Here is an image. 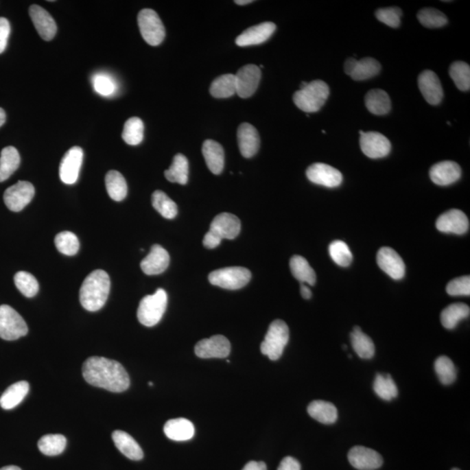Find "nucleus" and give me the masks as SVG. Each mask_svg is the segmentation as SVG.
I'll return each instance as SVG.
<instances>
[{"label": "nucleus", "mask_w": 470, "mask_h": 470, "mask_svg": "<svg viewBox=\"0 0 470 470\" xmlns=\"http://www.w3.org/2000/svg\"><path fill=\"white\" fill-rule=\"evenodd\" d=\"M82 373L87 384L113 393H121L130 386L128 372L121 363L113 360L90 357L84 362Z\"/></svg>", "instance_id": "nucleus-1"}, {"label": "nucleus", "mask_w": 470, "mask_h": 470, "mask_svg": "<svg viewBox=\"0 0 470 470\" xmlns=\"http://www.w3.org/2000/svg\"><path fill=\"white\" fill-rule=\"evenodd\" d=\"M109 275L104 270L92 272L83 281L80 290V301L84 309L90 312L102 309L110 293Z\"/></svg>", "instance_id": "nucleus-2"}, {"label": "nucleus", "mask_w": 470, "mask_h": 470, "mask_svg": "<svg viewBox=\"0 0 470 470\" xmlns=\"http://www.w3.org/2000/svg\"><path fill=\"white\" fill-rule=\"evenodd\" d=\"M301 89L294 93L293 99L298 108L305 113L318 112L329 99V87L322 80L303 82Z\"/></svg>", "instance_id": "nucleus-3"}, {"label": "nucleus", "mask_w": 470, "mask_h": 470, "mask_svg": "<svg viewBox=\"0 0 470 470\" xmlns=\"http://www.w3.org/2000/svg\"><path fill=\"white\" fill-rule=\"evenodd\" d=\"M167 306L166 291L158 288L152 296H147L139 303L137 317L145 327H154L161 322Z\"/></svg>", "instance_id": "nucleus-4"}, {"label": "nucleus", "mask_w": 470, "mask_h": 470, "mask_svg": "<svg viewBox=\"0 0 470 470\" xmlns=\"http://www.w3.org/2000/svg\"><path fill=\"white\" fill-rule=\"evenodd\" d=\"M290 340V329L283 320H275L268 327L267 335L261 345V351L271 361H277Z\"/></svg>", "instance_id": "nucleus-5"}, {"label": "nucleus", "mask_w": 470, "mask_h": 470, "mask_svg": "<svg viewBox=\"0 0 470 470\" xmlns=\"http://www.w3.org/2000/svg\"><path fill=\"white\" fill-rule=\"evenodd\" d=\"M210 283L228 290H237L245 287L251 280L248 269L242 267L220 268L209 274Z\"/></svg>", "instance_id": "nucleus-6"}, {"label": "nucleus", "mask_w": 470, "mask_h": 470, "mask_svg": "<svg viewBox=\"0 0 470 470\" xmlns=\"http://www.w3.org/2000/svg\"><path fill=\"white\" fill-rule=\"evenodd\" d=\"M28 327L17 311L8 305L0 306V338L15 340L27 336Z\"/></svg>", "instance_id": "nucleus-7"}, {"label": "nucleus", "mask_w": 470, "mask_h": 470, "mask_svg": "<svg viewBox=\"0 0 470 470\" xmlns=\"http://www.w3.org/2000/svg\"><path fill=\"white\" fill-rule=\"evenodd\" d=\"M138 24L142 37L148 44L156 47L164 40L166 31L163 23L154 10H141L138 15Z\"/></svg>", "instance_id": "nucleus-8"}, {"label": "nucleus", "mask_w": 470, "mask_h": 470, "mask_svg": "<svg viewBox=\"0 0 470 470\" xmlns=\"http://www.w3.org/2000/svg\"><path fill=\"white\" fill-rule=\"evenodd\" d=\"M35 189L34 185L28 181H19L10 187L4 193V202L9 210L21 212L34 199Z\"/></svg>", "instance_id": "nucleus-9"}, {"label": "nucleus", "mask_w": 470, "mask_h": 470, "mask_svg": "<svg viewBox=\"0 0 470 470\" xmlns=\"http://www.w3.org/2000/svg\"><path fill=\"white\" fill-rule=\"evenodd\" d=\"M360 134H361L360 145L366 156L371 158H381L390 154V141L380 132L360 131Z\"/></svg>", "instance_id": "nucleus-10"}, {"label": "nucleus", "mask_w": 470, "mask_h": 470, "mask_svg": "<svg viewBox=\"0 0 470 470\" xmlns=\"http://www.w3.org/2000/svg\"><path fill=\"white\" fill-rule=\"evenodd\" d=\"M236 94L241 98L251 97L258 89L261 78L260 68L255 64H246L235 74Z\"/></svg>", "instance_id": "nucleus-11"}, {"label": "nucleus", "mask_w": 470, "mask_h": 470, "mask_svg": "<svg viewBox=\"0 0 470 470\" xmlns=\"http://www.w3.org/2000/svg\"><path fill=\"white\" fill-rule=\"evenodd\" d=\"M194 351L198 357L202 359L226 358L231 351V344L225 336H213L198 342Z\"/></svg>", "instance_id": "nucleus-12"}, {"label": "nucleus", "mask_w": 470, "mask_h": 470, "mask_svg": "<svg viewBox=\"0 0 470 470\" xmlns=\"http://www.w3.org/2000/svg\"><path fill=\"white\" fill-rule=\"evenodd\" d=\"M381 64L373 58H364L360 60L349 58L344 64L346 75L357 81L372 79L381 72Z\"/></svg>", "instance_id": "nucleus-13"}, {"label": "nucleus", "mask_w": 470, "mask_h": 470, "mask_svg": "<svg viewBox=\"0 0 470 470\" xmlns=\"http://www.w3.org/2000/svg\"><path fill=\"white\" fill-rule=\"evenodd\" d=\"M306 174L311 183L329 188L339 187L343 180L342 174L339 170L324 163L311 165Z\"/></svg>", "instance_id": "nucleus-14"}, {"label": "nucleus", "mask_w": 470, "mask_h": 470, "mask_svg": "<svg viewBox=\"0 0 470 470\" xmlns=\"http://www.w3.org/2000/svg\"><path fill=\"white\" fill-rule=\"evenodd\" d=\"M83 150L73 147L66 152L60 165V178L67 185L76 183L83 161Z\"/></svg>", "instance_id": "nucleus-15"}, {"label": "nucleus", "mask_w": 470, "mask_h": 470, "mask_svg": "<svg viewBox=\"0 0 470 470\" xmlns=\"http://www.w3.org/2000/svg\"><path fill=\"white\" fill-rule=\"evenodd\" d=\"M350 465L359 470H375L384 465V459L375 450L363 446H355L349 452Z\"/></svg>", "instance_id": "nucleus-16"}, {"label": "nucleus", "mask_w": 470, "mask_h": 470, "mask_svg": "<svg viewBox=\"0 0 470 470\" xmlns=\"http://www.w3.org/2000/svg\"><path fill=\"white\" fill-rule=\"evenodd\" d=\"M418 86L430 105H438L443 99V89L438 76L432 71H423L418 77Z\"/></svg>", "instance_id": "nucleus-17"}, {"label": "nucleus", "mask_w": 470, "mask_h": 470, "mask_svg": "<svg viewBox=\"0 0 470 470\" xmlns=\"http://www.w3.org/2000/svg\"><path fill=\"white\" fill-rule=\"evenodd\" d=\"M377 264L382 271L394 280H401L405 275L403 259L391 248H381L377 252Z\"/></svg>", "instance_id": "nucleus-18"}, {"label": "nucleus", "mask_w": 470, "mask_h": 470, "mask_svg": "<svg viewBox=\"0 0 470 470\" xmlns=\"http://www.w3.org/2000/svg\"><path fill=\"white\" fill-rule=\"evenodd\" d=\"M241 220L237 216L229 213H222L213 219L210 225L209 231L220 239H233L241 232Z\"/></svg>", "instance_id": "nucleus-19"}, {"label": "nucleus", "mask_w": 470, "mask_h": 470, "mask_svg": "<svg viewBox=\"0 0 470 470\" xmlns=\"http://www.w3.org/2000/svg\"><path fill=\"white\" fill-rule=\"evenodd\" d=\"M469 220L461 210L452 209L443 213L436 220V228L440 232L463 235L468 231Z\"/></svg>", "instance_id": "nucleus-20"}, {"label": "nucleus", "mask_w": 470, "mask_h": 470, "mask_svg": "<svg viewBox=\"0 0 470 470\" xmlns=\"http://www.w3.org/2000/svg\"><path fill=\"white\" fill-rule=\"evenodd\" d=\"M29 14L40 37L47 41L53 40L57 32V25L49 12L40 5H34L29 9Z\"/></svg>", "instance_id": "nucleus-21"}, {"label": "nucleus", "mask_w": 470, "mask_h": 470, "mask_svg": "<svg viewBox=\"0 0 470 470\" xmlns=\"http://www.w3.org/2000/svg\"><path fill=\"white\" fill-rule=\"evenodd\" d=\"M277 30V25L272 22H264L246 29L236 38L235 43L239 47H249L264 43L270 38Z\"/></svg>", "instance_id": "nucleus-22"}, {"label": "nucleus", "mask_w": 470, "mask_h": 470, "mask_svg": "<svg viewBox=\"0 0 470 470\" xmlns=\"http://www.w3.org/2000/svg\"><path fill=\"white\" fill-rule=\"evenodd\" d=\"M169 262L170 256L166 249L160 245H154L147 257L142 260L141 268L145 274L157 275L167 270Z\"/></svg>", "instance_id": "nucleus-23"}, {"label": "nucleus", "mask_w": 470, "mask_h": 470, "mask_svg": "<svg viewBox=\"0 0 470 470\" xmlns=\"http://www.w3.org/2000/svg\"><path fill=\"white\" fill-rule=\"evenodd\" d=\"M462 169L456 162L443 161L431 167V180L438 186H449L461 178Z\"/></svg>", "instance_id": "nucleus-24"}, {"label": "nucleus", "mask_w": 470, "mask_h": 470, "mask_svg": "<svg viewBox=\"0 0 470 470\" xmlns=\"http://www.w3.org/2000/svg\"><path fill=\"white\" fill-rule=\"evenodd\" d=\"M239 151L243 157L252 158L260 148V135L257 129L248 123H242L237 132Z\"/></svg>", "instance_id": "nucleus-25"}, {"label": "nucleus", "mask_w": 470, "mask_h": 470, "mask_svg": "<svg viewBox=\"0 0 470 470\" xmlns=\"http://www.w3.org/2000/svg\"><path fill=\"white\" fill-rule=\"evenodd\" d=\"M202 154L207 167L213 174H220L224 168L225 154L218 142L207 139L202 145Z\"/></svg>", "instance_id": "nucleus-26"}, {"label": "nucleus", "mask_w": 470, "mask_h": 470, "mask_svg": "<svg viewBox=\"0 0 470 470\" xmlns=\"http://www.w3.org/2000/svg\"><path fill=\"white\" fill-rule=\"evenodd\" d=\"M164 433L170 440L185 442L193 438L196 429L189 420L177 418L167 421L164 426Z\"/></svg>", "instance_id": "nucleus-27"}, {"label": "nucleus", "mask_w": 470, "mask_h": 470, "mask_svg": "<svg viewBox=\"0 0 470 470\" xmlns=\"http://www.w3.org/2000/svg\"><path fill=\"white\" fill-rule=\"evenodd\" d=\"M113 440L117 449L128 458L139 461L143 458V450L139 445V443L132 438L130 434L125 431L116 430L113 433Z\"/></svg>", "instance_id": "nucleus-28"}, {"label": "nucleus", "mask_w": 470, "mask_h": 470, "mask_svg": "<svg viewBox=\"0 0 470 470\" xmlns=\"http://www.w3.org/2000/svg\"><path fill=\"white\" fill-rule=\"evenodd\" d=\"M30 386L27 381H21L10 386L0 397V406L3 410H12L21 403L27 397Z\"/></svg>", "instance_id": "nucleus-29"}, {"label": "nucleus", "mask_w": 470, "mask_h": 470, "mask_svg": "<svg viewBox=\"0 0 470 470\" xmlns=\"http://www.w3.org/2000/svg\"><path fill=\"white\" fill-rule=\"evenodd\" d=\"M307 413L313 419L323 424L335 423L338 418L337 408L329 401H314L307 407Z\"/></svg>", "instance_id": "nucleus-30"}, {"label": "nucleus", "mask_w": 470, "mask_h": 470, "mask_svg": "<svg viewBox=\"0 0 470 470\" xmlns=\"http://www.w3.org/2000/svg\"><path fill=\"white\" fill-rule=\"evenodd\" d=\"M365 104L369 112L375 115H388L391 110L388 94L381 89H373L366 94Z\"/></svg>", "instance_id": "nucleus-31"}, {"label": "nucleus", "mask_w": 470, "mask_h": 470, "mask_svg": "<svg viewBox=\"0 0 470 470\" xmlns=\"http://www.w3.org/2000/svg\"><path fill=\"white\" fill-rule=\"evenodd\" d=\"M350 339L353 349L360 358L369 360L374 357L375 348L371 337L362 332L361 327L355 326L351 333Z\"/></svg>", "instance_id": "nucleus-32"}, {"label": "nucleus", "mask_w": 470, "mask_h": 470, "mask_svg": "<svg viewBox=\"0 0 470 470\" xmlns=\"http://www.w3.org/2000/svg\"><path fill=\"white\" fill-rule=\"evenodd\" d=\"M470 309L465 303H454L447 307L440 314V322L447 329H453L462 320L468 318Z\"/></svg>", "instance_id": "nucleus-33"}, {"label": "nucleus", "mask_w": 470, "mask_h": 470, "mask_svg": "<svg viewBox=\"0 0 470 470\" xmlns=\"http://www.w3.org/2000/svg\"><path fill=\"white\" fill-rule=\"evenodd\" d=\"M21 164V155L17 149L8 147L3 149L0 155V183H3L14 174Z\"/></svg>", "instance_id": "nucleus-34"}, {"label": "nucleus", "mask_w": 470, "mask_h": 470, "mask_svg": "<svg viewBox=\"0 0 470 470\" xmlns=\"http://www.w3.org/2000/svg\"><path fill=\"white\" fill-rule=\"evenodd\" d=\"M290 268L294 278L301 281V283H307L310 286H314L316 284V272L314 271L309 262L303 256H293L290 260Z\"/></svg>", "instance_id": "nucleus-35"}, {"label": "nucleus", "mask_w": 470, "mask_h": 470, "mask_svg": "<svg viewBox=\"0 0 470 470\" xmlns=\"http://www.w3.org/2000/svg\"><path fill=\"white\" fill-rule=\"evenodd\" d=\"M106 191L115 202H121L128 194V184L124 176L118 171H109L106 175Z\"/></svg>", "instance_id": "nucleus-36"}, {"label": "nucleus", "mask_w": 470, "mask_h": 470, "mask_svg": "<svg viewBox=\"0 0 470 470\" xmlns=\"http://www.w3.org/2000/svg\"><path fill=\"white\" fill-rule=\"evenodd\" d=\"M210 93L217 99L229 98L236 94L235 74L228 73L216 78L210 86Z\"/></svg>", "instance_id": "nucleus-37"}, {"label": "nucleus", "mask_w": 470, "mask_h": 470, "mask_svg": "<svg viewBox=\"0 0 470 470\" xmlns=\"http://www.w3.org/2000/svg\"><path fill=\"white\" fill-rule=\"evenodd\" d=\"M165 176L170 183L186 185L188 181V161L186 156L175 155L169 169L165 171Z\"/></svg>", "instance_id": "nucleus-38"}, {"label": "nucleus", "mask_w": 470, "mask_h": 470, "mask_svg": "<svg viewBox=\"0 0 470 470\" xmlns=\"http://www.w3.org/2000/svg\"><path fill=\"white\" fill-rule=\"evenodd\" d=\"M67 438L62 434H47L38 440V447L41 453L48 456L60 455L66 449Z\"/></svg>", "instance_id": "nucleus-39"}, {"label": "nucleus", "mask_w": 470, "mask_h": 470, "mask_svg": "<svg viewBox=\"0 0 470 470\" xmlns=\"http://www.w3.org/2000/svg\"><path fill=\"white\" fill-rule=\"evenodd\" d=\"M374 390L379 397L387 401L393 400L398 395L397 386L390 375H376Z\"/></svg>", "instance_id": "nucleus-40"}, {"label": "nucleus", "mask_w": 470, "mask_h": 470, "mask_svg": "<svg viewBox=\"0 0 470 470\" xmlns=\"http://www.w3.org/2000/svg\"><path fill=\"white\" fill-rule=\"evenodd\" d=\"M152 204L154 209L161 213L164 218L172 220L176 217L178 207L176 203L171 200L166 193L162 191H155L152 196Z\"/></svg>", "instance_id": "nucleus-41"}, {"label": "nucleus", "mask_w": 470, "mask_h": 470, "mask_svg": "<svg viewBox=\"0 0 470 470\" xmlns=\"http://www.w3.org/2000/svg\"><path fill=\"white\" fill-rule=\"evenodd\" d=\"M122 139L126 144L137 145L141 143L144 139L143 121L137 117L128 119L125 123Z\"/></svg>", "instance_id": "nucleus-42"}, {"label": "nucleus", "mask_w": 470, "mask_h": 470, "mask_svg": "<svg viewBox=\"0 0 470 470\" xmlns=\"http://www.w3.org/2000/svg\"><path fill=\"white\" fill-rule=\"evenodd\" d=\"M434 371L443 385H450L456 380L457 371L455 364L448 356L442 355L434 362Z\"/></svg>", "instance_id": "nucleus-43"}, {"label": "nucleus", "mask_w": 470, "mask_h": 470, "mask_svg": "<svg viewBox=\"0 0 470 470\" xmlns=\"http://www.w3.org/2000/svg\"><path fill=\"white\" fill-rule=\"evenodd\" d=\"M54 242L58 252L64 255L73 256L79 252V239L72 232L64 231L58 233Z\"/></svg>", "instance_id": "nucleus-44"}, {"label": "nucleus", "mask_w": 470, "mask_h": 470, "mask_svg": "<svg viewBox=\"0 0 470 470\" xmlns=\"http://www.w3.org/2000/svg\"><path fill=\"white\" fill-rule=\"evenodd\" d=\"M449 75L455 82L457 89L469 91L470 89V67L462 61H456L449 68Z\"/></svg>", "instance_id": "nucleus-45"}, {"label": "nucleus", "mask_w": 470, "mask_h": 470, "mask_svg": "<svg viewBox=\"0 0 470 470\" xmlns=\"http://www.w3.org/2000/svg\"><path fill=\"white\" fill-rule=\"evenodd\" d=\"M16 287L21 291L23 296L32 298L36 296L38 292V282L36 278L27 272H18L14 277Z\"/></svg>", "instance_id": "nucleus-46"}, {"label": "nucleus", "mask_w": 470, "mask_h": 470, "mask_svg": "<svg viewBox=\"0 0 470 470\" xmlns=\"http://www.w3.org/2000/svg\"><path fill=\"white\" fill-rule=\"evenodd\" d=\"M418 21L427 28L443 27L448 23L446 16L434 8L421 9L417 14Z\"/></svg>", "instance_id": "nucleus-47"}, {"label": "nucleus", "mask_w": 470, "mask_h": 470, "mask_svg": "<svg viewBox=\"0 0 470 470\" xmlns=\"http://www.w3.org/2000/svg\"><path fill=\"white\" fill-rule=\"evenodd\" d=\"M329 255L332 260L340 267H349L353 261V255L344 242L335 241L329 245Z\"/></svg>", "instance_id": "nucleus-48"}, {"label": "nucleus", "mask_w": 470, "mask_h": 470, "mask_svg": "<svg viewBox=\"0 0 470 470\" xmlns=\"http://www.w3.org/2000/svg\"><path fill=\"white\" fill-rule=\"evenodd\" d=\"M403 12L398 8H388L379 9L375 12L379 21L392 28H397L401 25V18Z\"/></svg>", "instance_id": "nucleus-49"}, {"label": "nucleus", "mask_w": 470, "mask_h": 470, "mask_svg": "<svg viewBox=\"0 0 470 470\" xmlns=\"http://www.w3.org/2000/svg\"><path fill=\"white\" fill-rule=\"evenodd\" d=\"M93 84L94 90L100 95L110 96L116 92L117 86L115 81L106 74L99 73L94 75Z\"/></svg>", "instance_id": "nucleus-50"}, {"label": "nucleus", "mask_w": 470, "mask_h": 470, "mask_svg": "<svg viewBox=\"0 0 470 470\" xmlns=\"http://www.w3.org/2000/svg\"><path fill=\"white\" fill-rule=\"evenodd\" d=\"M451 296H469L470 294V277H462L449 282L446 288Z\"/></svg>", "instance_id": "nucleus-51"}, {"label": "nucleus", "mask_w": 470, "mask_h": 470, "mask_svg": "<svg viewBox=\"0 0 470 470\" xmlns=\"http://www.w3.org/2000/svg\"><path fill=\"white\" fill-rule=\"evenodd\" d=\"M10 32H11V25L8 19L0 18V54L4 53L8 47Z\"/></svg>", "instance_id": "nucleus-52"}, {"label": "nucleus", "mask_w": 470, "mask_h": 470, "mask_svg": "<svg viewBox=\"0 0 470 470\" xmlns=\"http://www.w3.org/2000/svg\"><path fill=\"white\" fill-rule=\"evenodd\" d=\"M277 470H301V465L296 459L287 456L282 460Z\"/></svg>", "instance_id": "nucleus-53"}, {"label": "nucleus", "mask_w": 470, "mask_h": 470, "mask_svg": "<svg viewBox=\"0 0 470 470\" xmlns=\"http://www.w3.org/2000/svg\"><path fill=\"white\" fill-rule=\"evenodd\" d=\"M222 242V239L217 237L212 232L209 231L206 233L205 237H204L203 245L207 248L213 249L217 248Z\"/></svg>", "instance_id": "nucleus-54"}, {"label": "nucleus", "mask_w": 470, "mask_h": 470, "mask_svg": "<svg viewBox=\"0 0 470 470\" xmlns=\"http://www.w3.org/2000/svg\"><path fill=\"white\" fill-rule=\"evenodd\" d=\"M242 470H267V465L263 462H249Z\"/></svg>", "instance_id": "nucleus-55"}, {"label": "nucleus", "mask_w": 470, "mask_h": 470, "mask_svg": "<svg viewBox=\"0 0 470 470\" xmlns=\"http://www.w3.org/2000/svg\"><path fill=\"white\" fill-rule=\"evenodd\" d=\"M301 296L306 300H309L312 297V292H311L310 288L305 283H301Z\"/></svg>", "instance_id": "nucleus-56"}, {"label": "nucleus", "mask_w": 470, "mask_h": 470, "mask_svg": "<svg viewBox=\"0 0 470 470\" xmlns=\"http://www.w3.org/2000/svg\"><path fill=\"white\" fill-rule=\"evenodd\" d=\"M6 119L5 112L1 108H0V126L5 124Z\"/></svg>", "instance_id": "nucleus-57"}, {"label": "nucleus", "mask_w": 470, "mask_h": 470, "mask_svg": "<svg viewBox=\"0 0 470 470\" xmlns=\"http://www.w3.org/2000/svg\"><path fill=\"white\" fill-rule=\"evenodd\" d=\"M251 0H236L235 4L242 5H246V4H250L252 3Z\"/></svg>", "instance_id": "nucleus-58"}, {"label": "nucleus", "mask_w": 470, "mask_h": 470, "mask_svg": "<svg viewBox=\"0 0 470 470\" xmlns=\"http://www.w3.org/2000/svg\"><path fill=\"white\" fill-rule=\"evenodd\" d=\"M0 470H21L17 466H5L4 468L0 469Z\"/></svg>", "instance_id": "nucleus-59"}, {"label": "nucleus", "mask_w": 470, "mask_h": 470, "mask_svg": "<svg viewBox=\"0 0 470 470\" xmlns=\"http://www.w3.org/2000/svg\"><path fill=\"white\" fill-rule=\"evenodd\" d=\"M148 385L149 386H154V384H152V382L150 381V382H149Z\"/></svg>", "instance_id": "nucleus-60"}, {"label": "nucleus", "mask_w": 470, "mask_h": 470, "mask_svg": "<svg viewBox=\"0 0 470 470\" xmlns=\"http://www.w3.org/2000/svg\"><path fill=\"white\" fill-rule=\"evenodd\" d=\"M452 470H460L459 469H453Z\"/></svg>", "instance_id": "nucleus-61"}]
</instances>
